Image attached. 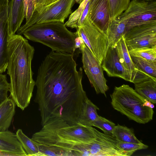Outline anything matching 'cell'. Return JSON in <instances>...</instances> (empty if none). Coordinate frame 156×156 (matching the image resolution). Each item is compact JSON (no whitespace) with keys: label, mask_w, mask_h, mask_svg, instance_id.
Instances as JSON below:
<instances>
[{"label":"cell","mask_w":156,"mask_h":156,"mask_svg":"<svg viewBox=\"0 0 156 156\" xmlns=\"http://www.w3.org/2000/svg\"><path fill=\"white\" fill-rule=\"evenodd\" d=\"M112 135L121 142L136 144L142 143L135 136L132 129L119 124L115 126Z\"/></svg>","instance_id":"7402d4cb"},{"label":"cell","mask_w":156,"mask_h":156,"mask_svg":"<svg viewBox=\"0 0 156 156\" xmlns=\"http://www.w3.org/2000/svg\"><path fill=\"white\" fill-rule=\"evenodd\" d=\"M79 37L85 73L96 93L104 94L106 97V93L109 88L104 75L101 63L85 45L82 39Z\"/></svg>","instance_id":"30bf717a"},{"label":"cell","mask_w":156,"mask_h":156,"mask_svg":"<svg viewBox=\"0 0 156 156\" xmlns=\"http://www.w3.org/2000/svg\"><path fill=\"white\" fill-rule=\"evenodd\" d=\"M0 151L14 156H27L16 133L8 130L0 132Z\"/></svg>","instance_id":"2e32d148"},{"label":"cell","mask_w":156,"mask_h":156,"mask_svg":"<svg viewBox=\"0 0 156 156\" xmlns=\"http://www.w3.org/2000/svg\"><path fill=\"white\" fill-rule=\"evenodd\" d=\"M34 51L21 35L8 36L7 69L10 80V97L22 110L29 105L35 86L31 68Z\"/></svg>","instance_id":"7a4b0ae2"},{"label":"cell","mask_w":156,"mask_h":156,"mask_svg":"<svg viewBox=\"0 0 156 156\" xmlns=\"http://www.w3.org/2000/svg\"><path fill=\"white\" fill-rule=\"evenodd\" d=\"M117 144L124 151L127 153L130 156L136 151L146 149L148 146L142 143L139 144L127 143L118 141Z\"/></svg>","instance_id":"f546056e"},{"label":"cell","mask_w":156,"mask_h":156,"mask_svg":"<svg viewBox=\"0 0 156 156\" xmlns=\"http://www.w3.org/2000/svg\"><path fill=\"white\" fill-rule=\"evenodd\" d=\"M116 19L125 24L126 32L135 26L156 22V1L132 0Z\"/></svg>","instance_id":"52a82bcc"},{"label":"cell","mask_w":156,"mask_h":156,"mask_svg":"<svg viewBox=\"0 0 156 156\" xmlns=\"http://www.w3.org/2000/svg\"><path fill=\"white\" fill-rule=\"evenodd\" d=\"M9 0H0V73L5 72L8 63Z\"/></svg>","instance_id":"4fadbf2b"},{"label":"cell","mask_w":156,"mask_h":156,"mask_svg":"<svg viewBox=\"0 0 156 156\" xmlns=\"http://www.w3.org/2000/svg\"><path fill=\"white\" fill-rule=\"evenodd\" d=\"M76 36L101 64L108 48L106 34L96 26L87 16L82 25L77 28Z\"/></svg>","instance_id":"ba28073f"},{"label":"cell","mask_w":156,"mask_h":156,"mask_svg":"<svg viewBox=\"0 0 156 156\" xmlns=\"http://www.w3.org/2000/svg\"><path fill=\"white\" fill-rule=\"evenodd\" d=\"M111 20L121 14L127 8L130 0H108Z\"/></svg>","instance_id":"4316f807"},{"label":"cell","mask_w":156,"mask_h":156,"mask_svg":"<svg viewBox=\"0 0 156 156\" xmlns=\"http://www.w3.org/2000/svg\"><path fill=\"white\" fill-rule=\"evenodd\" d=\"M31 139L37 145H53L70 151L74 146L94 140V128L80 123L70 124L59 118L48 121Z\"/></svg>","instance_id":"3957f363"},{"label":"cell","mask_w":156,"mask_h":156,"mask_svg":"<svg viewBox=\"0 0 156 156\" xmlns=\"http://www.w3.org/2000/svg\"><path fill=\"white\" fill-rule=\"evenodd\" d=\"M123 37L128 51L135 48L156 46V22L134 27Z\"/></svg>","instance_id":"7c38bea8"},{"label":"cell","mask_w":156,"mask_h":156,"mask_svg":"<svg viewBox=\"0 0 156 156\" xmlns=\"http://www.w3.org/2000/svg\"><path fill=\"white\" fill-rule=\"evenodd\" d=\"M126 30L124 23L119 22L116 18L111 20L106 33L108 47L115 48L118 42L124 35Z\"/></svg>","instance_id":"ac0fdd59"},{"label":"cell","mask_w":156,"mask_h":156,"mask_svg":"<svg viewBox=\"0 0 156 156\" xmlns=\"http://www.w3.org/2000/svg\"><path fill=\"white\" fill-rule=\"evenodd\" d=\"M24 18L23 0H11L9 3V36L15 34Z\"/></svg>","instance_id":"9a60e30c"},{"label":"cell","mask_w":156,"mask_h":156,"mask_svg":"<svg viewBox=\"0 0 156 156\" xmlns=\"http://www.w3.org/2000/svg\"><path fill=\"white\" fill-rule=\"evenodd\" d=\"M136 67L145 73L156 77V62L150 61L141 58L131 56Z\"/></svg>","instance_id":"cb8c5ba5"},{"label":"cell","mask_w":156,"mask_h":156,"mask_svg":"<svg viewBox=\"0 0 156 156\" xmlns=\"http://www.w3.org/2000/svg\"><path fill=\"white\" fill-rule=\"evenodd\" d=\"M101 65L108 76L120 78L134 84L155 78L143 71L133 72L126 69L120 62L115 48L108 47Z\"/></svg>","instance_id":"9c48e42d"},{"label":"cell","mask_w":156,"mask_h":156,"mask_svg":"<svg viewBox=\"0 0 156 156\" xmlns=\"http://www.w3.org/2000/svg\"><path fill=\"white\" fill-rule=\"evenodd\" d=\"M115 48L120 62L126 69L133 72L143 71L137 68L132 61L123 36L118 42Z\"/></svg>","instance_id":"ffe728a7"},{"label":"cell","mask_w":156,"mask_h":156,"mask_svg":"<svg viewBox=\"0 0 156 156\" xmlns=\"http://www.w3.org/2000/svg\"><path fill=\"white\" fill-rule=\"evenodd\" d=\"M97 0H89L90 5L89 9L91 8Z\"/></svg>","instance_id":"e575fe53"},{"label":"cell","mask_w":156,"mask_h":156,"mask_svg":"<svg viewBox=\"0 0 156 156\" xmlns=\"http://www.w3.org/2000/svg\"><path fill=\"white\" fill-rule=\"evenodd\" d=\"M135 90L153 104L156 103V80L149 79L134 83Z\"/></svg>","instance_id":"d6986e66"},{"label":"cell","mask_w":156,"mask_h":156,"mask_svg":"<svg viewBox=\"0 0 156 156\" xmlns=\"http://www.w3.org/2000/svg\"><path fill=\"white\" fill-rule=\"evenodd\" d=\"M39 156H69L66 150L53 145H38Z\"/></svg>","instance_id":"83f0119b"},{"label":"cell","mask_w":156,"mask_h":156,"mask_svg":"<svg viewBox=\"0 0 156 156\" xmlns=\"http://www.w3.org/2000/svg\"><path fill=\"white\" fill-rule=\"evenodd\" d=\"M151 103L150 101L148 100H146L144 103L143 105L144 106H146L149 107V106Z\"/></svg>","instance_id":"836d02e7"},{"label":"cell","mask_w":156,"mask_h":156,"mask_svg":"<svg viewBox=\"0 0 156 156\" xmlns=\"http://www.w3.org/2000/svg\"><path fill=\"white\" fill-rule=\"evenodd\" d=\"M89 0H84L78 8L72 13L68 20L64 23L66 27L76 29L81 26L80 20L84 9Z\"/></svg>","instance_id":"484cf974"},{"label":"cell","mask_w":156,"mask_h":156,"mask_svg":"<svg viewBox=\"0 0 156 156\" xmlns=\"http://www.w3.org/2000/svg\"><path fill=\"white\" fill-rule=\"evenodd\" d=\"M94 140L84 144L88 156H129L118 145V140L112 135L102 133L94 128Z\"/></svg>","instance_id":"8fae6325"},{"label":"cell","mask_w":156,"mask_h":156,"mask_svg":"<svg viewBox=\"0 0 156 156\" xmlns=\"http://www.w3.org/2000/svg\"><path fill=\"white\" fill-rule=\"evenodd\" d=\"M91 21L106 34L111 20L108 0H97L87 15Z\"/></svg>","instance_id":"5bb4252c"},{"label":"cell","mask_w":156,"mask_h":156,"mask_svg":"<svg viewBox=\"0 0 156 156\" xmlns=\"http://www.w3.org/2000/svg\"><path fill=\"white\" fill-rule=\"evenodd\" d=\"M149 107L152 109L154 108V104H153L152 103H151V104H150L149 106Z\"/></svg>","instance_id":"d590c367"},{"label":"cell","mask_w":156,"mask_h":156,"mask_svg":"<svg viewBox=\"0 0 156 156\" xmlns=\"http://www.w3.org/2000/svg\"><path fill=\"white\" fill-rule=\"evenodd\" d=\"M84 0H75V2L78 3L80 4Z\"/></svg>","instance_id":"8d00e7d4"},{"label":"cell","mask_w":156,"mask_h":156,"mask_svg":"<svg viewBox=\"0 0 156 156\" xmlns=\"http://www.w3.org/2000/svg\"><path fill=\"white\" fill-rule=\"evenodd\" d=\"M73 54L51 51L39 67L34 99L38 105L42 126L59 118L70 124L79 123L88 98L82 84L83 70H77Z\"/></svg>","instance_id":"6da1fadb"},{"label":"cell","mask_w":156,"mask_h":156,"mask_svg":"<svg viewBox=\"0 0 156 156\" xmlns=\"http://www.w3.org/2000/svg\"><path fill=\"white\" fill-rule=\"evenodd\" d=\"M16 104L10 97L0 105V132L8 130L15 112Z\"/></svg>","instance_id":"e0dca14e"},{"label":"cell","mask_w":156,"mask_h":156,"mask_svg":"<svg viewBox=\"0 0 156 156\" xmlns=\"http://www.w3.org/2000/svg\"><path fill=\"white\" fill-rule=\"evenodd\" d=\"M141 0V1H156V0Z\"/></svg>","instance_id":"74e56055"},{"label":"cell","mask_w":156,"mask_h":156,"mask_svg":"<svg viewBox=\"0 0 156 156\" xmlns=\"http://www.w3.org/2000/svg\"><path fill=\"white\" fill-rule=\"evenodd\" d=\"M23 34L26 39L41 43L57 52L73 54L75 50V32L69 30L64 23L58 22L36 23Z\"/></svg>","instance_id":"277c9868"},{"label":"cell","mask_w":156,"mask_h":156,"mask_svg":"<svg viewBox=\"0 0 156 156\" xmlns=\"http://www.w3.org/2000/svg\"><path fill=\"white\" fill-rule=\"evenodd\" d=\"M99 109L96 105L88 98L83 105L79 123L85 126L92 127L93 123L98 117L97 110Z\"/></svg>","instance_id":"44dd1931"},{"label":"cell","mask_w":156,"mask_h":156,"mask_svg":"<svg viewBox=\"0 0 156 156\" xmlns=\"http://www.w3.org/2000/svg\"><path fill=\"white\" fill-rule=\"evenodd\" d=\"M57 0H36L35 6L34 10L48 6Z\"/></svg>","instance_id":"d6a6232c"},{"label":"cell","mask_w":156,"mask_h":156,"mask_svg":"<svg viewBox=\"0 0 156 156\" xmlns=\"http://www.w3.org/2000/svg\"><path fill=\"white\" fill-rule=\"evenodd\" d=\"M36 0H23L24 18L26 22L31 18L34 11Z\"/></svg>","instance_id":"1f68e13d"},{"label":"cell","mask_w":156,"mask_h":156,"mask_svg":"<svg viewBox=\"0 0 156 156\" xmlns=\"http://www.w3.org/2000/svg\"><path fill=\"white\" fill-rule=\"evenodd\" d=\"M9 91V83L6 75L0 73V105L8 97Z\"/></svg>","instance_id":"4dcf8cb0"},{"label":"cell","mask_w":156,"mask_h":156,"mask_svg":"<svg viewBox=\"0 0 156 156\" xmlns=\"http://www.w3.org/2000/svg\"><path fill=\"white\" fill-rule=\"evenodd\" d=\"M110 97L114 109L129 119L144 124L152 119L153 109L143 105L147 100L129 85L115 87Z\"/></svg>","instance_id":"5b68a950"},{"label":"cell","mask_w":156,"mask_h":156,"mask_svg":"<svg viewBox=\"0 0 156 156\" xmlns=\"http://www.w3.org/2000/svg\"><path fill=\"white\" fill-rule=\"evenodd\" d=\"M16 134L27 156H39L38 146L35 142L27 136L21 129L17 130Z\"/></svg>","instance_id":"603a6c76"},{"label":"cell","mask_w":156,"mask_h":156,"mask_svg":"<svg viewBox=\"0 0 156 156\" xmlns=\"http://www.w3.org/2000/svg\"><path fill=\"white\" fill-rule=\"evenodd\" d=\"M115 126L113 122L99 115L92 124V126L100 129L104 133L111 135H112Z\"/></svg>","instance_id":"f1b7e54d"},{"label":"cell","mask_w":156,"mask_h":156,"mask_svg":"<svg viewBox=\"0 0 156 156\" xmlns=\"http://www.w3.org/2000/svg\"><path fill=\"white\" fill-rule=\"evenodd\" d=\"M75 0H58L46 6L34 10L29 20L19 28L16 32L21 35L24 31L36 23L58 22L64 23L71 13Z\"/></svg>","instance_id":"8992f818"},{"label":"cell","mask_w":156,"mask_h":156,"mask_svg":"<svg viewBox=\"0 0 156 156\" xmlns=\"http://www.w3.org/2000/svg\"><path fill=\"white\" fill-rule=\"evenodd\" d=\"M128 51L130 56L156 62V46L135 48Z\"/></svg>","instance_id":"d4e9b609"}]
</instances>
